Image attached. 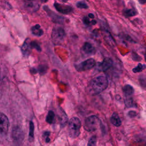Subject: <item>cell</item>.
Returning <instances> with one entry per match:
<instances>
[{
  "instance_id": "cell-23",
  "label": "cell",
  "mask_w": 146,
  "mask_h": 146,
  "mask_svg": "<svg viewBox=\"0 0 146 146\" xmlns=\"http://www.w3.org/2000/svg\"><path fill=\"white\" fill-rule=\"evenodd\" d=\"M125 105L127 107H136L135 103L131 98H127L125 101Z\"/></svg>"
},
{
  "instance_id": "cell-30",
  "label": "cell",
  "mask_w": 146,
  "mask_h": 146,
  "mask_svg": "<svg viewBox=\"0 0 146 146\" xmlns=\"http://www.w3.org/2000/svg\"><path fill=\"white\" fill-rule=\"evenodd\" d=\"M128 115L129 117H133L135 116H136V112L134 111H131L128 112Z\"/></svg>"
},
{
  "instance_id": "cell-10",
  "label": "cell",
  "mask_w": 146,
  "mask_h": 146,
  "mask_svg": "<svg viewBox=\"0 0 146 146\" xmlns=\"http://www.w3.org/2000/svg\"><path fill=\"white\" fill-rule=\"evenodd\" d=\"M113 61L109 58H105L98 65V69L100 71H106L112 66Z\"/></svg>"
},
{
  "instance_id": "cell-9",
  "label": "cell",
  "mask_w": 146,
  "mask_h": 146,
  "mask_svg": "<svg viewBox=\"0 0 146 146\" xmlns=\"http://www.w3.org/2000/svg\"><path fill=\"white\" fill-rule=\"evenodd\" d=\"M54 6L58 11L62 14H68L72 13L73 11V9L70 6H68V5H63L57 2H55L54 4Z\"/></svg>"
},
{
  "instance_id": "cell-16",
  "label": "cell",
  "mask_w": 146,
  "mask_h": 146,
  "mask_svg": "<svg viewBox=\"0 0 146 146\" xmlns=\"http://www.w3.org/2000/svg\"><path fill=\"white\" fill-rule=\"evenodd\" d=\"M123 90L127 97L131 96L134 93V89L133 87L129 84L125 85L123 88Z\"/></svg>"
},
{
  "instance_id": "cell-27",
  "label": "cell",
  "mask_w": 146,
  "mask_h": 146,
  "mask_svg": "<svg viewBox=\"0 0 146 146\" xmlns=\"http://www.w3.org/2000/svg\"><path fill=\"white\" fill-rule=\"evenodd\" d=\"M132 58L135 61H140L141 60V58L138 55L136 52L132 53Z\"/></svg>"
},
{
  "instance_id": "cell-21",
  "label": "cell",
  "mask_w": 146,
  "mask_h": 146,
  "mask_svg": "<svg viewBox=\"0 0 146 146\" xmlns=\"http://www.w3.org/2000/svg\"><path fill=\"white\" fill-rule=\"evenodd\" d=\"M145 68H146V66L145 64H142L141 63H139L136 67H135L132 69V71L134 73L140 72H141L143 70H144Z\"/></svg>"
},
{
  "instance_id": "cell-17",
  "label": "cell",
  "mask_w": 146,
  "mask_h": 146,
  "mask_svg": "<svg viewBox=\"0 0 146 146\" xmlns=\"http://www.w3.org/2000/svg\"><path fill=\"white\" fill-rule=\"evenodd\" d=\"M123 14L126 17H131L137 14V11L135 9H126L123 10Z\"/></svg>"
},
{
  "instance_id": "cell-14",
  "label": "cell",
  "mask_w": 146,
  "mask_h": 146,
  "mask_svg": "<svg viewBox=\"0 0 146 146\" xmlns=\"http://www.w3.org/2000/svg\"><path fill=\"white\" fill-rule=\"evenodd\" d=\"M31 30L32 34L37 36H41L43 34V31L40 28V25L38 24L31 27Z\"/></svg>"
},
{
  "instance_id": "cell-28",
  "label": "cell",
  "mask_w": 146,
  "mask_h": 146,
  "mask_svg": "<svg viewBox=\"0 0 146 146\" xmlns=\"http://www.w3.org/2000/svg\"><path fill=\"white\" fill-rule=\"evenodd\" d=\"M50 132L49 131H46L44 132V136H45V141L46 143H49L50 141V139L49 138V135Z\"/></svg>"
},
{
  "instance_id": "cell-20",
  "label": "cell",
  "mask_w": 146,
  "mask_h": 146,
  "mask_svg": "<svg viewBox=\"0 0 146 146\" xmlns=\"http://www.w3.org/2000/svg\"><path fill=\"white\" fill-rule=\"evenodd\" d=\"M27 39L25 41L23 44L22 45V52L25 54H27L28 53V51H29L30 48H31V46H30V42H27Z\"/></svg>"
},
{
  "instance_id": "cell-6",
  "label": "cell",
  "mask_w": 146,
  "mask_h": 146,
  "mask_svg": "<svg viewBox=\"0 0 146 146\" xmlns=\"http://www.w3.org/2000/svg\"><path fill=\"white\" fill-rule=\"evenodd\" d=\"M96 64L95 60L92 58H89L75 66V68L78 71H84L88 70L94 67Z\"/></svg>"
},
{
  "instance_id": "cell-19",
  "label": "cell",
  "mask_w": 146,
  "mask_h": 146,
  "mask_svg": "<svg viewBox=\"0 0 146 146\" xmlns=\"http://www.w3.org/2000/svg\"><path fill=\"white\" fill-rule=\"evenodd\" d=\"M54 117H55V113L52 111H49L47 116L46 117V121L49 123V124H51L53 123L54 120Z\"/></svg>"
},
{
  "instance_id": "cell-32",
  "label": "cell",
  "mask_w": 146,
  "mask_h": 146,
  "mask_svg": "<svg viewBox=\"0 0 146 146\" xmlns=\"http://www.w3.org/2000/svg\"><path fill=\"white\" fill-rule=\"evenodd\" d=\"M139 2L140 3H141V5H143L144 3H146V1H141V0H140V1H139Z\"/></svg>"
},
{
  "instance_id": "cell-25",
  "label": "cell",
  "mask_w": 146,
  "mask_h": 146,
  "mask_svg": "<svg viewBox=\"0 0 146 146\" xmlns=\"http://www.w3.org/2000/svg\"><path fill=\"white\" fill-rule=\"evenodd\" d=\"M30 46L32 48H35L38 51H41V47H40L39 44L35 41H32L30 42Z\"/></svg>"
},
{
  "instance_id": "cell-11",
  "label": "cell",
  "mask_w": 146,
  "mask_h": 146,
  "mask_svg": "<svg viewBox=\"0 0 146 146\" xmlns=\"http://www.w3.org/2000/svg\"><path fill=\"white\" fill-rule=\"evenodd\" d=\"M82 50L84 54L88 55H94L95 53V47L89 42H86L83 44L82 48Z\"/></svg>"
},
{
  "instance_id": "cell-13",
  "label": "cell",
  "mask_w": 146,
  "mask_h": 146,
  "mask_svg": "<svg viewBox=\"0 0 146 146\" xmlns=\"http://www.w3.org/2000/svg\"><path fill=\"white\" fill-rule=\"evenodd\" d=\"M111 123L116 126V127H119L121 125V122L120 120V119L118 115V114L116 112H113L111 117Z\"/></svg>"
},
{
  "instance_id": "cell-2",
  "label": "cell",
  "mask_w": 146,
  "mask_h": 146,
  "mask_svg": "<svg viewBox=\"0 0 146 146\" xmlns=\"http://www.w3.org/2000/svg\"><path fill=\"white\" fill-rule=\"evenodd\" d=\"M81 125V121L77 117H73L69 120L68 130L69 136L71 138L75 139L79 136Z\"/></svg>"
},
{
  "instance_id": "cell-3",
  "label": "cell",
  "mask_w": 146,
  "mask_h": 146,
  "mask_svg": "<svg viewBox=\"0 0 146 146\" xmlns=\"http://www.w3.org/2000/svg\"><path fill=\"white\" fill-rule=\"evenodd\" d=\"M100 125V120L95 115H91L87 117L84 121V129L88 132L96 131Z\"/></svg>"
},
{
  "instance_id": "cell-31",
  "label": "cell",
  "mask_w": 146,
  "mask_h": 146,
  "mask_svg": "<svg viewBox=\"0 0 146 146\" xmlns=\"http://www.w3.org/2000/svg\"><path fill=\"white\" fill-rule=\"evenodd\" d=\"M88 17H90V18H92V19L94 18V15L93 14H92V13L88 14Z\"/></svg>"
},
{
  "instance_id": "cell-12",
  "label": "cell",
  "mask_w": 146,
  "mask_h": 146,
  "mask_svg": "<svg viewBox=\"0 0 146 146\" xmlns=\"http://www.w3.org/2000/svg\"><path fill=\"white\" fill-rule=\"evenodd\" d=\"M45 7H46V8L47 9L44 8V10L47 11L48 15L51 17V19H52V21L53 22H56V23H62V22H63V21H64L63 18H63V17H62L61 16L58 15L57 14H56L55 13L52 12V11L50 10L49 9L47 6H45Z\"/></svg>"
},
{
  "instance_id": "cell-7",
  "label": "cell",
  "mask_w": 146,
  "mask_h": 146,
  "mask_svg": "<svg viewBox=\"0 0 146 146\" xmlns=\"http://www.w3.org/2000/svg\"><path fill=\"white\" fill-rule=\"evenodd\" d=\"M9 121L8 117L3 113L0 115V129L1 134L6 135L9 130Z\"/></svg>"
},
{
  "instance_id": "cell-18",
  "label": "cell",
  "mask_w": 146,
  "mask_h": 146,
  "mask_svg": "<svg viewBox=\"0 0 146 146\" xmlns=\"http://www.w3.org/2000/svg\"><path fill=\"white\" fill-rule=\"evenodd\" d=\"M34 125L32 121H30L29 124V140L30 142H32L34 140Z\"/></svg>"
},
{
  "instance_id": "cell-26",
  "label": "cell",
  "mask_w": 146,
  "mask_h": 146,
  "mask_svg": "<svg viewBox=\"0 0 146 146\" xmlns=\"http://www.w3.org/2000/svg\"><path fill=\"white\" fill-rule=\"evenodd\" d=\"M76 7L80 9H87L88 6L83 1H79L76 4Z\"/></svg>"
},
{
  "instance_id": "cell-8",
  "label": "cell",
  "mask_w": 146,
  "mask_h": 146,
  "mask_svg": "<svg viewBox=\"0 0 146 146\" xmlns=\"http://www.w3.org/2000/svg\"><path fill=\"white\" fill-rule=\"evenodd\" d=\"M24 8L29 13H34L38 10L39 5L36 1H25L23 4Z\"/></svg>"
},
{
  "instance_id": "cell-1",
  "label": "cell",
  "mask_w": 146,
  "mask_h": 146,
  "mask_svg": "<svg viewBox=\"0 0 146 146\" xmlns=\"http://www.w3.org/2000/svg\"><path fill=\"white\" fill-rule=\"evenodd\" d=\"M108 85L107 78L104 76H99L92 79L90 83L89 88L93 94H98L105 90Z\"/></svg>"
},
{
  "instance_id": "cell-33",
  "label": "cell",
  "mask_w": 146,
  "mask_h": 146,
  "mask_svg": "<svg viewBox=\"0 0 146 146\" xmlns=\"http://www.w3.org/2000/svg\"><path fill=\"white\" fill-rule=\"evenodd\" d=\"M144 58H145V62H146V55H145V56H144Z\"/></svg>"
},
{
  "instance_id": "cell-29",
  "label": "cell",
  "mask_w": 146,
  "mask_h": 146,
  "mask_svg": "<svg viewBox=\"0 0 146 146\" xmlns=\"http://www.w3.org/2000/svg\"><path fill=\"white\" fill-rule=\"evenodd\" d=\"M83 21L84 22V24L87 25H89L90 24H92V22H91L89 19V18H88L87 17H84L83 19Z\"/></svg>"
},
{
  "instance_id": "cell-22",
  "label": "cell",
  "mask_w": 146,
  "mask_h": 146,
  "mask_svg": "<svg viewBox=\"0 0 146 146\" xmlns=\"http://www.w3.org/2000/svg\"><path fill=\"white\" fill-rule=\"evenodd\" d=\"M47 69H48V67H47V66L46 65H45V64H41V65H39V66H38V68H37L38 71L40 74H42V75L44 74L46 72Z\"/></svg>"
},
{
  "instance_id": "cell-15",
  "label": "cell",
  "mask_w": 146,
  "mask_h": 146,
  "mask_svg": "<svg viewBox=\"0 0 146 146\" xmlns=\"http://www.w3.org/2000/svg\"><path fill=\"white\" fill-rule=\"evenodd\" d=\"M59 120L62 127L65 126V125L67 123V121H68L67 116L66 113L62 110H61V111L59 113Z\"/></svg>"
},
{
  "instance_id": "cell-5",
  "label": "cell",
  "mask_w": 146,
  "mask_h": 146,
  "mask_svg": "<svg viewBox=\"0 0 146 146\" xmlns=\"http://www.w3.org/2000/svg\"><path fill=\"white\" fill-rule=\"evenodd\" d=\"M11 137L15 144H21L24 138V133L22 129L18 127H14L11 132Z\"/></svg>"
},
{
  "instance_id": "cell-24",
  "label": "cell",
  "mask_w": 146,
  "mask_h": 146,
  "mask_svg": "<svg viewBox=\"0 0 146 146\" xmlns=\"http://www.w3.org/2000/svg\"><path fill=\"white\" fill-rule=\"evenodd\" d=\"M87 146H96V136H92L87 144Z\"/></svg>"
},
{
  "instance_id": "cell-4",
  "label": "cell",
  "mask_w": 146,
  "mask_h": 146,
  "mask_svg": "<svg viewBox=\"0 0 146 146\" xmlns=\"http://www.w3.org/2000/svg\"><path fill=\"white\" fill-rule=\"evenodd\" d=\"M66 36L64 29L62 27H55L53 29L51 33V39L54 43L59 44L62 43Z\"/></svg>"
}]
</instances>
